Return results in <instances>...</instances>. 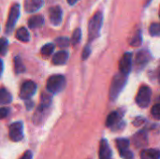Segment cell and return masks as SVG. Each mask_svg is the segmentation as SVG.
Listing matches in <instances>:
<instances>
[{
    "mask_svg": "<svg viewBox=\"0 0 160 159\" xmlns=\"http://www.w3.org/2000/svg\"><path fill=\"white\" fill-rule=\"evenodd\" d=\"M103 22V15L101 12H97L90 20L88 24V35H89V40H94L97 38L99 35L101 26Z\"/></svg>",
    "mask_w": 160,
    "mask_h": 159,
    "instance_id": "cell-1",
    "label": "cell"
},
{
    "mask_svg": "<svg viewBox=\"0 0 160 159\" xmlns=\"http://www.w3.org/2000/svg\"><path fill=\"white\" fill-rule=\"evenodd\" d=\"M126 82H127V76L123 75L122 73L116 74L113 77L112 83H111V87H110V98L111 99L117 98L122 89L124 88Z\"/></svg>",
    "mask_w": 160,
    "mask_h": 159,
    "instance_id": "cell-2",
    "label": "cell"
},
{
    "mask_svg": "<svg viewBox=\"0 0 160 159\" xmlns=\"http://www.w3.org/2000/svg\"><path fill=\"white\" fill-rule=\"evenodd\" d=\"M66 86V79L63 75H52L47 81V90L52 94L60 93Z\"/></svg>",
    "mask_w": 160,
    "mask_h": 159,
    "instance_id": "cell-3",
    "label": "cell"
},
{
    "mask_svg": "<svg viewBox=\"0 0 160 159\" xmlns=\"http://www.w3.org/2000/svg\"><path fill=\"white\" fill-rule=\"evenodd\" d=\"M19 17H20V5L16 3L11 7L8 16V21H7L6 28H5V32L7 35H10L13 32Z\"/></svg>",
    "mask_w": 160,
    "mask_h": 159,
    "instance_id": "cell-4",
    "label": "cell"
},
{
    "mask_svg": "<svg viewBox=\"0 0 160 159\" xmlns=\"http://www.w3.org/2000/svg\"><path fill=\"white\" fill-rule=\"evenodd\" d=\"M151 89L147 85H142L140 87L138 94L136 96V103L141 108H146L151 100Z\"/></svg>",
    "mask_w": 160,
    "mask_h": 159,
    "instance_id": "cell-5",
    "label": "cell"
},
{
    "mask_svg": "<svg viewBox=\"0 0 160 159\" xmlns=\"http://www.w3.org/2000/svg\"><path fill=\"white\" fill-rule=\"evenodd\" d=\"M36 91H37V84L32 81H26L21 86L20 97L28 100L36 94Z\"/></svg>",
    "mask_w": 160,
    "mask_h": 159,
    "instance_id": "cell-6",
    "label": "cell"
},
{
    "mask_svg": "<svg viewBox=\"0 0 160 159\" xmlns=\"http://www.w3.org/2000/svg\"><path fill=\"white\" fill-rule=\"evenodd\" d=\"M9 139L12 142H20L23 138V125L22 122H16L9 126Z\"/></svg>",
    "mask_w": 160,
    "mask_h": 159,
    "instance_id": "cell-7",
    "label": "cell"
},
{
    "mask_svg": "<svg viewBox=\"0 0 160 159\" xmlns=\"http://www.w3.org/2000/svg\"><path fill=\"white\" fill-rule=\"evenodd\" d=\"M131 65H132V54L130 52H126L119 62V70L125 76H128L131 71Z\"/></svg>",
    "mask_w": 160,
    "mask_h": 159,
    "instance_id": "cell-8",
    "label": "cell"
},
{
    "mask_svg": "<svg viewBox=\"0 0 160 159\" xmlns=\"http://www.w3.org/2000/svg\"><path fill=\"white\" fill-rule=\"evenodd\" d=\"M49 18L52 25L57 26L62 22V18H63V11L62 8L59 6H54L52 7L49 9Z\"/></svg>",
    "mask_w": 160,
    "mask_h": 159,
    "instance_id": "cell-9",
    "label": "cell"
},
{
    "mask_svg": "<svg viewBox=\"0 0 160 159\" xmlns=\"http://www.w3.org/2000/svg\"><path fill=\"white\" fill-rule=\"evenodd\" d=\"M116 145L119 150L120 155L126 159H130L132 157V154L128 151L129 142L127 139H118L116 141Z\"/></svg>",
    "mask_w": 160,
    "mask_h": 159,
    "instance_id": "cell-10",
    "label": "cell"
},
{
    "mask_svg": "<svg viewBox=\"0 0 160 159\" xmlns=\"http://www.w3.org/2000/svg\"><path fill=\"white\" fill-rule=\"evenodd\" d=\"M43 0H25L23 8L27 13H33L38 11L43 7Z\"/></svg>",
    "mask_w": 160,
    "mask_h": 159,
    "instance_id": "cell-11",
    "label": "cell"
},
{
    "mask_svg": "<svg viewBox=\"0 0 160 159\" xmlns=\"http://www.w3.org/2000/svg\"><path fill=\"white\" fill-rule=\"evenodd\" d=\"M112 157V150L108 144L106 140H102L99 145V158L100 159H111Z\"/></svg>",
    "mask_w": 160,
    "mask_h": 159,
    "instance_id": "cell-12",
    "label": "cell"
},
{
    "mask_svg": "<svg viewBox=\"0 0 160 159\" xmlns=\"http://www.w3.org/2000/svg\"><path fill=\"white\" fill-rule=\"evenodd\" d=\"M28 26L31 29L40 28L44 24V18L41 15H34L28 19Z\"/></svg>",
    "mask_w": 160,
    "mask_h": 159,
    "instance_id": "cell-13",
    "label": "cell"
},
{
    "mask_svg": "<svg viewBox=\"0 0 160 159\" xmlns=\"http://www.w3.org/2000/svg\"><path fill=\"white\" fill-rule=\"evenodd\" d=\"M68 59V52L67 51H60L53 55L52 64L56 66H61L66 64Z\"/></svg>",
    "mask_w": 160,
    "mask_h": 159,
    "instance_id": "cell-14",
    "label": "cell"
},
{
    "mask_svg": "<svg viewBox=\"0 0 160 159\" xmlns=\"http://www.w3.org/2000/svg\"><path fill=\"white\" fill-rule=\"evenodd\" d=\"M142 159H160V151L157 149H145L141 153Z\"/></svg>",
    "mask_w": 160,
    "mask_h": 159,
    "instance_id": "cell-15",
    "label": "cell"
},
{
    "mask_svg": "<svg viewBox=\"0 0 160 159\" xmlns=\"http://www.w3.org/2000/svg\"><path fill=\"white\" fill-rule=\"evenodd\" d=\"M133 143L136 147H142L147 144V136L146 134L142 131L137 133L133 138Z\"/></svg>",
    "mask_w": 160,
    "mask_h": 159,
    "instance_id": "cell-16",
    "label": "cell"
},
{
    "mask_svg": "<svg viewBox=\"0 0 160 159\" xmlns=\"http://www.w3.org/2000/svg\"><path fill=\"white\" fill-rule=\"evenodd\" d=\"M16 38L22 42H28L30 40V34L25 27H21L16 31Z\"/></svg>",
    "mask_w": 160,
    "mask_h": 159,
    "instance_id": "cell-17",
    "label": "cell"
},
{
    "mask_svg": "<svg viewBox=\"0 0 160 159\" xmlns=\"http://www.w3.org/2000/svg\"><path fill=\"white\" fill-rule=\"evenodd\" d=\"M12 101L11 94L5 88H0V105H8Z\"/></svg>",
    "mask_w": 160,
    "mask_h": 159,
    "instance_id": "cell-18",
    "label": "cell"
},
{
    "mask_svg": "<svg viewBox=\"0 0 160 159\" xmlns=\"http://www.w3.org/2000/svg\"><path fill=\"white\" fill-rule=\"evenodd\" d=\"M149 59H150V53L146 51H141L136 56V63L137 65L143 66L149 61Z\"/></svg>",
    "mask_w": 160,
    "mask_h": 159,
    "instance_id": "cell-19",
    "label": "cell"
},
{
    "mask_svg": "<svg viewBox=\"0 0 160 159\" xmlns=\"http://www.w3.org/2000/svg\"><path fill=\"white\" fill-rule=\"evenodd\" d=\"M120 120V115L117 112H112L109 114V116L107 117L106 120V126L111 127L112 126H114L115 124H117Z\"/></svg>",
    "mask_w": 160,
    "mask_h": 159,
    "instance_id": "cell-20",
    "label": "cell"
},
{
    "mask_svg": "<svg viewBox=\"0 0 160 159\" xmlns=\"http://www.w3.org/2000/svg\"><path fill=\"white\" fill-rule=\"evenodd\" d=\"M14 69H15V72L17 74H20V73H22L25 71V67L22 63V58L17 55L14 57Z\"/></svg>",
    "mask_w": 160,
    "mask_h": 159,
    "instance_id": "cell-21",
    "label": "cell"
},
{
    "mask_svg": "<svg viewBox=\"0 0 160 159\" xmlns=\"http://www.w3.org/2000/svg\"><path fill=\"white\" fill-rule=\"evenodd\" d=\"M54 51V45L52 43H48V44H45L41 50H40V52L43 56H50Z\"/></svg>",
    "mask_w": 160,
    "mask_h": 159,
    "instance_id": "cell-22",
    "label": "cell"
},
{
    "mask_svg": "<svg viewBox=\"0 0 160 159\" xmlns=\"http://www.w3.org/2000/svg\"><path fill=\"white\" fill-rule=\"evenodd\" d=\"M81 37H82V31L80 28H77L74 30L73 34H72V37H71V39H70V42L72 45H76L80 42L81 40Z\"/></svg>",
    "mask_w": 160,
    "mask_h": 159,
    "instance_id": "cell-23",
    "label": "cell"
},
{
    "mask_svg": "<svg viewBox=\"0 0 160 159\" xmlns=\"http://www.w3.org/2000/svg\"><path fill=\"white\" fill-rule=\"evenodd\" d=\"M129 43L133 47H138V46H140L142 44V34H141V31H138L133 36V37L131 38Z\"/></svg>",
    "mask_w": 160,
    "mask_h": 159,
    "instance_id": "cell-24",
    "label": "cell"
},
{
    "mask_svg": "<svg viewBox=\"0 0 160 159\" xmlns=\"http://www.w3.org/2000/svg\"><path fill=\"white\" fill-rule=\"evenodd\" d=\"M149 33L154 37L160 36V23H152L149 27Z\"/></svg>",
    "mask_w": 160,
    "mask_h": 159,
    "instance_id": "cell-25",
    "label": "cell"
},
{
    "mask_svg": "<svg viewBox=\"0 0 160 159\" xmlns=\"http://www.w3.org/2000/svg\"><path fill=\"white\" fill-rule=\"evenodd\" d=\"M55 42H56V44H57L60 48H67V47H68V45L70 44V40H69V38L65 37H58V38H56Z\"/></svg>",
    "mask_w": 160,
    "mask_h": 159,
    "instance_id": "cell-26",
    "label": "cell"
},
{
    "mask_svg": "<svg viewBox=\"0 0 160 159\" xmlns=\"http://www.w3.org/2000/svg\"><path fill=\"white\" fill-rule=\"evenodd\" d=\"M8 39L5 37H1L0 38V54L1 55H5L8 52Z\"/></svg>",
    "mask_w": 160,
    "mask_h": 159,
    "instance_id": "cell-27",
    "label": "cell"
},
{
    "mask_svg": "<svg viewBox=\"0 0 160 159\" xmlns=\"http://www.w3.org/2000/svg\"><path fill=\"white\" fill-rule=\"evenodd\" d=\"M151 114L155 119L160 120V104H156L151 110Z\"/></svg>",
    "mask_w": 160,
    "mask_h": 159,
    "instance_id": "cell-28",
    "label": "cell"
},
{
    "mask_svg": "<svg viewBox=\"0 0 160 159\" xmlns=\"http://www.w3.org/2000/svg\"><path fill=\"white\" fill-rule=\"evenodd\" d=\"M8 108H0V120L4 119L8 114Z\"/></svg>",
    "mask_w": 160,
    "mask_h": 159,
    "instance_id": "cell-29",
    "label": "cell"
},
{
    "mask_svg": "<svg viewBox=\"0 0 160 159\" xmlns=\"http://www.w3.org/2000/svg\"><path fill=\"white\" fill-rule=\"evenodd\" d=\"M33 158V154H32V152L31 151H29V150H27V151H25L24 152V154L21 157V158L20 159H32Z\"/></svg>",
    "mask_w": 160,
    "mask_h": 159,
    "instance_id": "cell-30",
    "label": "cell"
},
{
    "mask_svg": "<svg viewBox=\"0 0 160 159\" xmlns=\"http://www.w3.org/2000/svg\"><path fill=\"white\" fill-rule=\"evenodd\" d=\"M90 48L87 46V47H85L84 48V50H83V52H82V59L84 60V59H86L88 56H89V54H90Z\"/></svg>",
    "mask_w": 160,
    "mask_h": 159,
    "instance_id": "cell-31",
    "label": "cell"
},
{
    "mask_svg": "<svg viewBox=\"0 0 160 159\" xmlns=\"http://www.w3.org/2000/svg\"><path fill=\"white\" fill-rule=\"evenodd\" d=\"M3 70H4V64H3V61L0 60V76L3 72Z\"/></svg>",
    "mask_w": 160,
    "mask_h": 159,
    "instance_id": "cell-32",
    "label": "cell"
},
{
    "mask_svg": "<svg viewBox=\"0 0 160 159\" xmlns=\"http://www.w3.org/2000/svg\"><path fill=\"white\" fill-rule=\"evenodd\" d=\"M68 1V3L70 5V6H73V5H75L79 0H67Z\"/></svg>",
    "mask_w": 160,
    "mask_h": 159,
    "instance_id": "cell-33",
    "label": "cell"
},
{
    "mask_svg": "<svg viewBox=\"0 0 160 159\" xmlns=\"http://www.w3.org/2000/svg\"><path fill=\"white\" fill-rule=\"evenodd\" d=\"M159 17H160V8H159Z\"/></svg>",
    "mask_w": 160,
    "mask_h": 159,
    "instance_id": "cell-34",
    "label": "cell"
},
{
    "mask_svg": "<svg viewBox=\"0 0 160 159\" xmlns=\"http://www.w3.org/2000/svg\"><path fill=\"white\" fill-rule=\"evenodd\" d=\"M159 81H160V74H159Z\"/></svg>",
    "mask_w": 160,
    "mask_h": 159,
    "instance_id": "cell-35",
    "label": "cell"
}]
</instances>
